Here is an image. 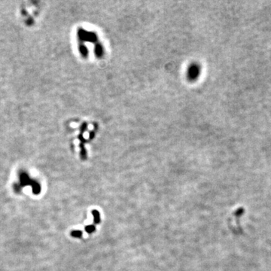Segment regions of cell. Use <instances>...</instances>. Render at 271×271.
Here are the masks:
<instances>
[{"mask_svg":"<svg viewBox=\"0 0 271 271\" xmlns=\"http://www.w3.org/2000/svg\"><path fill=\"white\" fill-rule=\"evenodd\" d=\"M20 183H21L22 186H25V185H30L31 182H30V179L28 178L26 174H23V175L20 177Z\"/></svg>","mask_w":271,"mask_h":271,"instance_id":"2","label":"cell"},{"mask_svg":"<svg viewBox=\"0 0 271 271\" xmlns=\"http://www.w3.org/2000/svg\"><path fill=\"white\" fill-rule=\"evenodd\" d=\"M85 230L88 234H91L92 233H93L95 231H96V228H95L94 225H88L85 227Z\"/></svg>","mask_w":271,"mask_h":271,"instance_id":"5","label":"cell"},{"mask_svg":"<svg viewBox=\"0 0 271 271\" xmlns=\"http://www.w3.org/2000/svg\"><path fill=\"white\" fill-rule=\"evenodd\" d=\"M70 234L75 238H81L82 237V232L81 231H72Z\"/></svg>","mask_w":271,"mask_h":271,"instance_id":"4","label":"cell"},{"mask_svg":"<svg viewBox=\"0 0 271 271\" xmlns=\"http://www.w3.org/2000/svg\"><path fill=\"white\" fill-rule=\"evenodd\" d=\"M92 215H93V222L95 224H99L100 223V215L97 210H93L92 211Z\"/></svg>","mask_w":271,"mask_h":271,"instance_id":"1","label":"cell"},{"mask_svg":"<svg viewBox=\"0 0 271 271\" xmlns=\"http://www.w3.org/2000/svg\"><path fill=\"white\" fill-rule=\"evenodd\" d=\"M31 185L33 186V191L35 194H39L41 191V188H40V185L36 182H31Z\"/></svg>","mask_w":271,"mask_h":271,"instance_id":"3","label":"cell"}]
</instances>
